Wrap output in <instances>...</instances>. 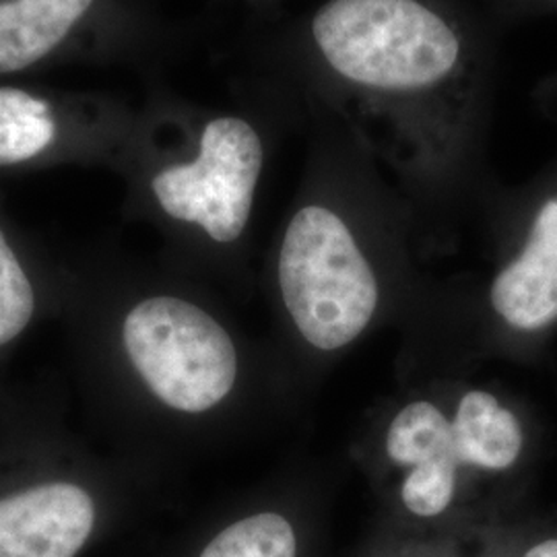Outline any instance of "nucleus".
Masks as SVG:
<instances>
[{
    "label": "nucleus",
    "mask_w": 557,
    "mask_h": 557,
    "mask_svg": "<svg viewBox=\"0 0 557 557\" xmlns=\"http://www.w3.org/2000/svg\"><path fill=\"white\" fill-rule=\"evenodd\" d=\"M522 557H557V537L543 539L531 545Z\"/></svg>",
    "instance_id": "obj_14"
},
{
    "label": "nucleus",
    "mask_w": 557,
    "mask_h": 557,
    "mask_svg": "<svg viewBox=\"0 0 557 557\" xmlns=\"http://www.w3.org/2000/svg\"><path fill=\"white\" fill-rule=\"evenodd\" d=\"M386 455L409 475L400 487L405 508L421 518L442 515L455 498L458 467H465L453 421L430 400H413L398 411L388 434Z\"/></svg>",
    "instance_id": "obj_6"
},
{
    "label": "nucleus",
    "mask_w": 557,
    "mask_h": 557,
    "mask_svg": "<svg viewBox=\"0 0 557 557\" xmlns=\"http://www.w3.org/2000/svg\"><path fill=\"white\" fill-rule=\"evenodd\" d=\"M498 23L467 0H324L296 21V116L379 145L413 172L475 153L494 114Z\"/></svg>",
    "instance_id": "obj_1"
},
{
    "label": "nucleus",
    "mask_w": 557,
    "mask_h": 557,
    "mask_svg": "<svg viewBox=\"0 0 557 557\" xmlns=\"http://www.w3.org/2000/svg\"><path fill=\"white\" fill-rule=\"evenodd\" d=\"M518 218L490 306L515 335L537 337L557 324V165L527 195Z\"/></svg>",
    "instance_id": "obj_5"
},
{
    "label": "nucleus",
    "mask_w": 557,
    "mask_h": 557,
    "mask_svg": "<svg viewBox=\"0 0 557 557\" xmlns=\"http://www.w3.org/2000/svg\"><path fill=\"white\" fill-rule=\"evenodd\" d=\"M264 156L255 122L211 116L200 128L195 158L160 170L151 193L168 218L199 227L215 244H234L252 215Z\"/></svg>",
    "instance_id": "obj_4"
},
{
    "label": "nucleus",
    "mask_w": 557,
    "mask_h": 557,
    "mask_svg": "<svg viewBox=\"0 0 557 557\" xmlns=\"http://www.w3.org/2000/svg\"><path fill=\"white\" fill-rule=\"evenodd\" d=\"M34 308L32 281L0 230V347L20 337L32 322Z\"/></svg>",
    "instance_id": "obj_12"
},
{
    "label": "nucleus",
    "mask_w": 557,
    "mask_h": 557,
    "mask_svg": "<svg viewBox=\"0 0 557 557\" xmlns=\"http://www.w3.org/2000/svg\"><path fill=\"white\" fill-rule=\"evenodd\" d=\"M277 278L299 335L322 351L354 343L379 308L374 264L358 230L329 200L301 202L287 221Z\"/></svg>",
    "instance_id": "obj_2"
},
{
    "label": "nucleus",
    "mask_w": 557,
    "mask_h": 557,
    "mask_svg": "<svg viewBox=\"0 0 557 557\" xmlns=\"http://www.w3.org/2000/svg\"><path fill=\"white\" fill-rule=\"evenodd\" d=\"M453 432L465 467L483 473H508L527 453L522 421L487 391H469L460 397Z\"/></svg>",
    "instance_id": "obj_8"
},
{
    "label": "nucleus",
    "mask_w": 557,
    "mask_h": 557,
    "mask_svg": "<svg viewBox=\"0 0 557 557\" xmlns=\"http://www.w3.org/2000/svg\"><path fill=\"white\" fill-rule=\"evenodd\" d=\"M260 2H264V4H271V2H278V0H260Z\"/></svg>",
    "instance_id": "obj_15"
},
{
    "label": "nucleus",
    "mask_w": 557,
    "mask_h": 557,
    "mask_svg": "<svg viewBox=\"0 0 557 557\" xmlns=\"http://www.w3.org/2000/svg\"><path fill=\"white\" fill-rule=\"evenodd\" d=\"M91 4L94 0H0V73L40 62Z\"/></svg>",
    "instance_id": "obj_9"
},
{
    "label": "nucleus",
    "mask_w": 557,
    "mask_h": 557,
    "mask_svg": "<svg viewBox=\"0 0 557 557\" xmlns=\"http://www.w3.org/2000/svg\"><path fill=\"white\" fill-rule=\"evenodd\" d=\"M200 557H298V537L283 515L260 512L223 529Z\"/></svg>",
    "instance_id": "obj_11"
},
{
    "label": "nucleus",
    "mask_w": 557,
    "mask_h": 557,
    "mask_svg": "<svg viewBox=\"0 0 557 557\" xmlns=\"http://www.w3.org/2000/svg\"><path fill=\"white\" fill-rule=\"evenodd\" d=\"M496 23H515L533 17H557V0H487Z\"/></svg>",
    "instance_id": "obj_13"
},
{
    "label": "nucleus",
    "mask_w": 557,
    "mask_h": 557,
    "mask_svg": "<svg viewBox=\"0 0 557 557\" xmlns=\"http://www.w3.org/2000/svg\"><path fill=\"white\" fill-rule=\"evenodd\" d=\"M96 506L75 483H41L0 499V557H75Z\"/></svg>",
    "instance_id": "obj_7"
},
{
    "label": "nucleus",
    "mask_w": 557,
    "mask_h": 557,
    "mask_svg": "<svg viewBox=\"0 0 557 557\" xmlns=\"http://www.w3.org/2000/svg\"><path fill=\"white\" fill-rule=\"evenodd\" d=\"M122 341L145 386L174 411H211L234 391L236 345L218 320L188 299H143L126 314Z\"/></svg>",
    "instance_id": "obj_3"
},
{
    "label": "nucleus",
    "mask_w": 557,
    "mask_h": 557,
    "mask_svg": "<svg viewBox=\"0 0 557 557\" xmlns=\"http://www.w3.org/2000/svg\"><path fill=\"white\" fill-rule=\"evenodd\" d=\"M57 139L52 108L34 94L0 87V165L38 158Z\"/></svg>",
    "instance_id": "obj_10"
}]
</instances>
